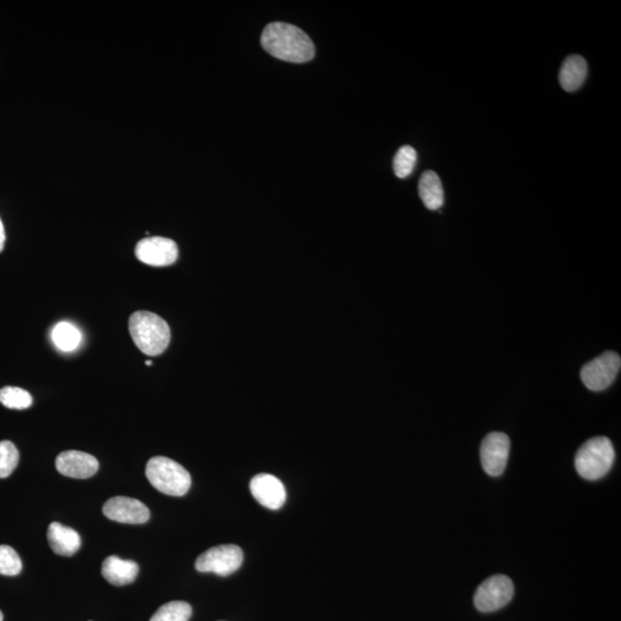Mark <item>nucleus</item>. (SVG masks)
<instances>
[{"label": "nucleus", "instance_id": "1", "mask_svg": "<svg viewBox=\"0 0 621 621\" xmlns=\"http://www.w3.org/2000/svg\"><path fill=\"white\" fill-rule=\"evenodd\" d=\"M261 41L270 56L294 64H304L316 54V47L308 35L289 23H270L262 31Z\"/></svg>", "mask_w": 621, "mask_h": 621}, {"label": "nucleus", "instance_id": "2", "mask_svg": "<svg viewBox=\"0 0 621 621\" xmlns=\"http://www.w3.org/2000/svg\"><path fill=\"white\" fill-rule=\"evenodd\" d=\"M129 332L136 347L148 356H159L170 345V326L163 318L148 310L132 314Z\"/></svg>", "mask_w": 621, "mask_h": 621}, {"label": "nucleus", "instance_id": "3", "mask_svg": "<svg viewBox=\"0 0 621 621\" xmlns=\"http://www.w3.org/2000/svg\"><path fill=\"white\" fill-rule=\"evenodd\" d=\"M145 475L151 485L168 496H184L190 489L191 477L179 463L167 457H153L147 464Z\"/></svg>", "mask_w": 621, "mask_h": 621}, {"label": "nucleus", "instance_id": "4", "mask_svg": "<svg viewBox=\"0 0 621 621\" xmlns=\"http://www.w3.org/2000/svg\"><path fill=\"white\" fill-rule=\"evenodd\" d=\"M615 448L608 438H593L580 448L576 456L577 473L587 480H599L610 471L615 462Z\"/></svg>", "mask_w": 621, "mask_h": 621}, {"label": "nucleus", "instance_id": "5", "mask_svg": "<svg viewBox=\"0 0 621 621\" xmlns=\"http://www.w3.org/2000/svg\"><path fill=\"white\" fill-rule=\"evenodd\" d=\"M243 558L245 556L238 545L222 544L203 552L196 561L195 566L198 572L227 577L241 568Z\"/></svg>", "mask_w": 621, "mask_h": 621}, {"label": "nucleus", "instance_id": "6", "mask_svg": "<svg viewBox=\"0 0 621 621\" xmlns=\"http://www.w3.org/2000/svg\"><path fill=\"white\" fill-rule=\"evenodd\" d=\"M621 359L618 353L604 352L589 361L581 369V379L585 386L593 391H602L610 387L620 371Z\"/></svg>", "mask_w": 621, "mask_h": 621}, {"label": "nucleus", "instance_id": "7", "mask_svg": "<svg viewBox=\"0 0 621 621\" xmlns=\"http://www.w3.org/2000/svg\"><path fill=\"white\" fill-rule=\"evenodd\" d=\"M514 585L510 577L494 576L482 583L474 595L475 608L481 612L499 610L512 600Z\"/></svg>", "mask_w": 621, "mask_h": 621}, {"label": "nucleus", "instance_id": "8", "mask_svg": "<svg viewBox=\"0 0 621 621\" xmlns=\"http://www.w3.org/2000/svg\"><path fill=\"white\" fill-rule=\"evenodd\" d=\"M135 254L145 265L166 267L178 261L179 247L173 239L152 236L137 243Z\"/></svg>", "mask_w": 621, "mask_h": 621}, {"label": "nucleus", "instance_id": "9", "mask_svg": "<svg viewBox=\"0 0 621 621\" xmlns=\"http://www.w3.org/2000/svg\"><path fill=\"white\" fill-rule=\"evenodd\" d=\"M510 439L504 433L494 431L486 436L481 444V463L483 470L490 477L503 474L508 463Z\"/></svg>", "mask_w": 621, "mask_h": 621}, {"label": "nucleus", "instance_id": "10", "mask_svg": "<svg viewBox=\"0 0 621 621\" xmlns=\"http://www.w3.org/2000/svg\"><path fill=\"white\" fill-rule=\"evenodd\" d=\"M106 518L121 524L141 525L150 519V510L139 499L116 496L109 498L103 506Z\"/></svg>", "mask_w": 621, "mask_h": 621}, {"label": "nucleus", "instance_id": "11", "mask_svg": "<svg viewBox=\"0 0 621 621\" xmlns=\"http://www.w3.org/2000/svg\"><path fill=\"white\" fill-rule=\"evenodd\" d=\"M251 494L255 501L270 510L281 509L286 503L285 486L277 477L270 474H258L250 482Z\"/></svg>", "mask_w": 621, "mask_h": 621}, {"label": "nucleus", "instance_id": "12", "mask_svg": "<svg viewBox=\"0 0 621 621\" xmlns=\"http://www.w3.org/2000/svg\"><path fill=\"white\" fill-rule=\"evenodd\" d=\"M59 473L73 479H89L100 469V463L86 452L69 450L61 452L56 459Z\"/></svg>", "mask_w": 621, "mask_h": 621}, {"label": "nucleus", "instance_id": "13", "mask_svg": "<svg viewBox=\"0 0 621 621\" xmlns=\"http://www.w3.org/2000/svg\"><path fill=\"white\" fill-rule=\"evenodd\" d=\"M50 548L59 556L76 555L81 546L80 534L76 529L66 528L60 522H52L47 529Z\"/></svg>", "mask_w": 621, "mask_h": 621}, {"label": "nucleus", "instance_id": "14", "mask_svg": "<svg viewBox=\"0 0 621 621\" xmlns=\"http://www.w3.org/2000/svg\"><path fill=\"white\" fill-rule=\"evenodd\" d=\"M139 565L133 561H125L117 556H109L101 566V575L109 584L123 587L131 585L139 575Z\"/></svg>", "mask_w": 621, "mask_h": 621}, {"label": "nucleus", "instance_id": "15", "mask_svg": "<svg viewBox=\"0 0 621 621\" xmlns=\"http://www.w3.org/2000/svg\"><path fill=\"white\" fill-rule=\"evenodd\" d=\"M588 66L581 56H571L566 59L560 72V84L568 93H575L583 86L587 78Z\"/></svg>", "mask_w": 621, "mask_h": 621}, {"label": "nucleus", "instance_id": "16", "mask_svg": "<svg viewBox=\"0 0 621 621\" xmlns=\"http://www.w3.org/2000/svg\"><path fill=\"white\" fill-rule=\"evenodd\" d=\"M419 196L428 210L436 211L444 204V191L441 180L433 171L424 172L419 180Z\"/></svg>", "mask_w": 621, "mask_h": 621}, {"label": "nucleus", "instance_id": "17", "mask_svg": "<svg viewBox=\"0 0 621 621\" xmlns=\"http://www.w3.org/2000/svg\"><path fill=\"white\" fill-rule=\"evenodd\" d=\"M53 343L61 351L69 352L76 350L81 343L82 335L80 330L69 322H59L52 330Z\"/></svg>", "mask_w": 621, "mask_h": 621}, {"label": "nucleus", "instance_id": "18", "mask_svg": "<svg viewBox=\"0 0 621 621\" xmlns=\"http://www.w3.org/2000/svg\"><path fill=\"white\" fill-rule=\"evenodd\" d=\"M191 615L190 604L183 601H173L160 607L150 621H189Z\"/></svg>", "mask_w": 621, "mask_h": 621}, {"label": "nucleus", "instance_id": "19", "mask_svg": "<svg viewBox=\"0 0 621 621\" xmlns=\"http://www.w3.org/2000/svg\"><path fill=\"white\" fill-rule=\"evenodd\" d=\"M0 403L12 410H26L33 404V397L25 389L5 387L0 389Z\"/></svg>", "mask_w": 621, "mask_h": 621}, {"label": "nucleus", "instance_id": "20", "mask_svg": "<svg viewBox=\"0 0 621 621\" xmlns=\"http://www.w3.org/2000/svg\"><path fill=\"white\" fill-rule=\"evenodd\" d=\"M416 164V152L414 148L405 145L397 151L394 158V171L397 178L407 179L412 174Z\"/></svg>", "mask_w": 621, "mask_h": 621}, {"label": "nucleus", "instance_id": "21", "mask_svg": "<svg viewBox=\"0 0 621 621\" xmlns=\"http://www.w3.org/2000/svg\"><path fill=\"white\" fill-rule=\"evenodd\" d=\"M20 454L11 441L0 442V479L9 478L17 469Z\"/></svg>", "mask_w": 621, "mask_h": 621}, {"label": "nucleus", "instance_id": "22", "mask_svg": "<svg viewBox=\"0 0 621 621\" xmlns=\"http://www.w3.org/2000/svg\"><path fill=\"white\" fill-rule=\"evenodd\" d=\"M22 571V561L10 545H0V575L15 577Z\"/></svg>", "mask_w": 621, "mask_h": 621}, {"label": "nucleus", "instance_id": "23", "mask_svg": "<svg viewBox=\"0 0 621 621\" xmlns=\"http://www.w3.org/2000/svg\"><path fill=\"white\" fill-rule=\"evenodd\" d=\"M5 242H6V234H5V228H4L2 219H0V253L4 250V247H5Z\"/></svg>", "mask_w": 621, "mask_h": 621}, {"label": "nucleus", "instance_id": "24", "mask_svg": "<svg viewBox=\"0 0 621 621\" xmlns=\"http://www.w3.org/2000/svg\"><path fill=\"white\" fill-rule=\"evenodd\" d=\"M145 364H147V367H151L152 361H151V360H148L147 363H145Z\"/></svg>", "mask_w": 621, "mask_h": 621}, {"label": "nucleus", "instance_id": "25", "mask_svg": "<svg viewBox=\"0 0 621 621\" xmlns=\"http://www.w3.org/2000/svg\"><path fill=\"white\" fill-rule=\"evenodd\" d=\"M3 620H4V615H3V612L0 611V621H3Z\"/></svg>", "mask_w": 621, "mask_h": 621}]
</instances>
